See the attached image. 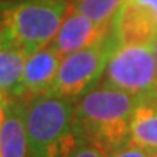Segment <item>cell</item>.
<instances>
[{"instance_id": "1", "label": "cell", "mask_w": 157, "mask_h": 157, "mask_svg": "<svg viewBox=\"0 0 157 157\" xmlns=\"http://www.w3.org/2000/svg\"><path fill=\"white\" fill-rule=\"evenodd\" d=\"M137 98L99 83L76 101L73 115L78 143H89L111 154L131 141V119Z\"/></svg>"}, {"instance_id": "2", "label": "cell", "mask_w": 157, "mask_h": 157, "mask_svg": "<svg viewBox=\"0 0 157 157\" xmlns=\"http://www.w3.org/2000/svg\"><path fill=\"white\" fill-rule=\"evenodd\" d=\"M22 103L31 157H68L78 144L74 99L45 93Z\"/></svg>"}, {"instance_id": "3", "label": "cell", "mask_w": 157, "mask_h": 157, "mask_svg": "<svg viewBox=\"0 0 157 157\" xmlns=\"http://www.w3.org/2000/svg\"><path fill=\"white\" fill-rule=\"evenodd\" d=\"M71 0H22L0 15L5 45L22 48L31 56L57 36Z\"/></svg>"}, {"instance_id": "4", "label": "cell", "mask_w": 157, "mask_h": 157, "mask_svg": "<svg viewBox=\"0 0 157 157\" xmlns=\"http://www.w3.org/2000/svg\"><path fill=\"white\" fill-rule=\"evenodd\" d=\"M102 83L137 99L157 92V60L153 44H118L108 61Z\"/></svg>"}, {"instance_id": "5", "label": "cell", "mask_w": 157, "mask_h": 157, "mask_svg": "<svg viewBox=\"0 0 157 157\" xmlns=\"http://www.w3.org/2000/svg\"><path fill=\"white\" fill-rule=\"evenodd\" d=\"M117 45V36L112 31L103 41L63 58L51 93L77 101L103 76Z\"/></svg>"}, {"instance_id": "6", "label": "cell", "mask_w": 157, "mask_h": 157, "mask_svg": "<svg viewBox=\"0 0 157 157\" xmlns=\"http://www.w3.org/2000/svg\"><path fill=\"white\" fill-rule=\"evenodd\" d=\"M118 44H153L157 38V0H127L113 21Z\"/></svg>"}, {"instance_id": "7", "label": "cell", "mask_w": 157, "mask_h": 157, "mask_svg": "<svg viewBox=\"0 0 157 157\" xmlns=\"http://www.w3.org/2000/svg\"><path fill=\"white\" fill-rule=\"evenodd\" d=\"M113 31V23L111 25H99L92 19L84 16L74 9L71 3L67 10V15L63 21L60 31L51 47L63 57L71 56L77 51L89 48L108 38Z\"/></svg>"}, {"instance_id": "8", "label": "cell", "mask_w": 157, "mask_h": 157, "mask_svg": "<svg viewBox=\"0 0 157 157\" xmlns=\"http://www.w3.org/2000/svg\"><path fill=\"white\" fill-rule=\"evenodd\" d=\"M61 61L63 57L51 47V44L34 52L28 58L19 90L12 101L26 102L36 96L50 93Z\"/></svg>"}, {"instance_id": "9", "label": "cell", "mask_w": 157, "mask_h": 157, "mask_svg": "<svg viewBox=\"0 0 157 157\" xmlns=\"http://www.w3.org/2000/svg\"><path fill=\"white\" fill-rule=\"evenodd\" d=\"M0 157H31L22 103L17 101L7 99L5 122L0 129Z\"/></svg>"}, {"instance_id": "10", "label": "cell", "mask_w": 157, "mask_h": 157, "mask_svg": "<svg viewBox=\"0 0 157 157\" xmlns=\"http://www.w3.org/2000/svg\"><path fill=\"white\" fill-rule=\"evenodd\" d=\"M131 143L157 151V98H143L137 101L131 119Z\"/></svg>"}, {"instance_id": "11", "label": "cell", "mask_w": 157, "mask_h": 157, "mask_svg": "<svg viewBox=\"0 0 157 157\" xmlns=\"http://www.w3.org/2000/svg\"><path fill=\"white\" fill-rule=\"evenodd\" d=\"M29 57V52L17 47L3 45L0 48V93L9 101L16 96L19 90Z\"/></svg>"}, {"instance_id": "12", "label": "cell", "mask_w": 157, "mask_h": 157, "mask_svg": "<svg viewBox=\"0 0 157 157\" xmlns=\"http://www.w3.org/2000/svg\"><path fill=\"white\" fill-rule=\"evenodd\" d=\"M127 0H71V6L99 25H111Z\"/></svg>"}, {"instance_id": "13", "label": "cell", "mask_w": 157, "mask_h": 157, "mask_svg": "<svg viewBox=\"0 0 157 157\" xmlns=\"http://www.w3.org/2000/svg\"><path fill=\"white\" fill-rule=\"evenodd\" d=\"M148 156H150L148 150L137 146V144L131 143V141L109 154V157H148Z\"/></svg>"}, {"instance_id": "14", "label": "cell", "mask_w": 157, "mask_h": 157, "mask_svg": "<svg viewBox=\"0 0 157 157\" xmlns=\"http://www.w3.org/2000/svg\"><path fill=\"white\" fill-rule=\"evenodd\" d=\"M68 157H109V154L93 144L78 143L77 147L68 154Z\"/></svg>"}, {"instance_id": "15", "label": "cell", "mask_w": 157, "mask_h": 157, "mask_svg": "<svg viewBox=\"0 0 157 157\" xmlns=\"http://www.w3.org/2000/svg\"><path fill=\"white\" fill-rule=\"evenodd\" d=\"M6 106H7V98H6L5 95H2V93H0V129H2L3 122H5Z\"/></svg>"}, {"instance_id": "16", "label": "cell", "mask_w": 157, "mask_h": 157, "mask_svg": "<svg viewBox=\"0 0 157 157\" xmlns=\"http://www.w3.org/2000/svg\"><path fill=\"white\" fill-rule=\"evenodd\" d=\"M13 2L19 3V2H22V0H0V7H3V6H6V5H10Z\"/></svg>"}, {"instance_id": "17", "label": "cell", "mask_w": 157, "mask_h": 157, "mask_svg": "<svg viewBox=\"0 0 157 157\" xmlns=\"http://www.w3.org/2000/svg\"><path fill=\"white\" fill-rule=\"evenodd\" d=\"M5 45V39H3V25L0 22V48Z\"/></svg>"}, {"instance_id": "18", "label": "cell", "mask_w": 157, "mask_h": 157, "mask_svg": "<svg viewBox=\"0 0 157 157\" xmlns=\"http://www.w3.org/2000/svg\"><path fill=\"white\" fill-rule=\"evenodd\" d=\"M153 47H154V52H156V60H157V38L154 39V42H153ZM154 98H157V92H156V95H154Z\"/></svg>"}, {"instance_id": "19", "label": "cell", "mask_w": 157, "mask_h": 157, "mask_svg": "<svg viewBox=\"0 0 157 157\" xmlns=\"http://www.w3.org/2000/svg\"><path fill=\"white\" fill-rule=\"evenodd\" d=\"M148 157H157V151H151Z\"/></svg>"}]
</instances>
